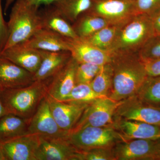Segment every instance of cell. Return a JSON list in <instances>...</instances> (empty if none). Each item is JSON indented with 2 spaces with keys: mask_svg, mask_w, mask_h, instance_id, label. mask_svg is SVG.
Returning <instances> with one entry per match:
<instances>
[{
  "mask_svg": "<svg viewBox=\"0 0 160 160\" xmlns=\"http://www.w3.org/2000/svg\"><path fill=\"white\" fill-rule=\"evenodd\" d=\"M112 151L116 160H160V139L121 141Z\"/></svg>",
  "mask_w": 160,
  "mask_h": 160,
  "instance_id": "cell-8",
  "label": "cell"
},
{
  "mask_svg": "<svg viewBox=\"0 0 160 160\" xmlns=\"http://www.w3.org/2000/svg\"><path fill=\"white\" fill-rule=\"evenodd\" d=\"M72 57L78 64L91 63L102 65L111 63L113 53L99 49L81 38H67Z\"/></svg>",
  "mask_w": 160,
  "mask_h": 160,
  "instance_id": "cell-14",
  "label": "cell"
},
{
  "mask_svg": "<svg viewBox=\"0 0 160 160\" xmlns=\"http://www.w3.org/2000/svg\"><path fill=\"white\" fill-rule=\"evenodd\" d=\"M34 82V74L0 56V90L26 87Z\"/></svg>",
  "mask_w": 160,
  "mask_h": 160,
  "instance_id": "cell-16",
  "label": "cell"
},
{
  "mask_svg": "<svg viewBox=\"0 0 160 160\" xmlns=\"http://www.w3.org/2000/svg\"><path fill=\"white\" fill-rule=\"evenodd\" d=\"M155 36L152 18L137 14L118 32L109 51L112 53H138Z\"/></svg>",
  "mask_w": 160,
  "mask_h": 160,
  "instance_id": "cell-4",
  "label": "cell"
},
{
  "mask_svg": "<svg viewBox=\"0 0 160 160\" xmlns=\"http://www.w3.org/2000/svg\"><path fill=\"white\" fill-rule=\"evenodd\" d=\"M112 149H95L86 151L78 150V160H116Z\"/></svg>",
  "mask_w": 160,
  "mask_h": 160,
  "instance_id": "cell-31",
  "label": "cell"
},
{
  "mask_svg": "<svg viewBox=\"0 0 160 160\" xmlns=\"http://www.w3.org/2000/svg\"><path fill=\"white\" fill-rule=\"evenodd\" d=\"M29 120L11 113H7L2 117L0 118V142H6L28 134Z\"/></svg>",
  "mask_w": 160,
  "mask_h": 160,
  "instance_id": "cell-22",
  "label": "cell"
},
{
  "mask_svg": "<svg viewBox=\"0 0 160 160\" xmlns=\"http://www.w3.org/2000/svg\"><path fill=\"white\" fill-rule=\"evenodd\" d=\"M51 4L62 16L69 22L73 23L81 14L90 8L92 1L59 0Z\"/></svg>",
  "mask_w": 160,
  "mask_h": 160,
  "instance_id": "cell-23",
  "label": "cell"
},
{
  "mask_svg": "<svg viewBox=\"0 0 160 160\" xmlns=\"http://www.w3.org/2000/svg\"><path fill=\"white\" fill-rule=\"evenodd\" d=\"M39 7L29 0H16L7 22L8 38L4 49L25 42L42 28Z\"/></svg>",
  "mask_w": 160,
  "mask_h": 160,
  "instance_id": "cell-3",
  "label": "cell"
},
{
  "mask_svg": "<svg viewBox=\"0 0 160 160\" xmlns=\"http://www.w3.org/2000/svg\"><path fill=\"white\" fill-rule=\"evenodd\" d=\"M40 50L42 61L34 74V81H42L52 78L69 62L71 58L69 51L51 52Z\"/></svg>",
  "mask_w": 160,
  "mask_h": 160,
  "instance_id": "cell-19",
  "label": "cell"
},
{
  "mask_svg": "<svg viewBox=\"0 0 160 160\" xmlns=\"http://www.w3.org/2000/svg\"><path fill=\"white\" fill-rule=\"evenodd\" d=\"M123 141L160 139V126L149 123L115 119L113 126Z\"/></svg>",
  "mask_w": 160,
  "mask_h": 160,
  "instance_id": "cell-17",
  "label": "cell"
},
{
  "mask_svg": "<svg viewBox=\"0 0 160 160\" xmlns=\"http://www.w3.org/2000/svg\"><path fill=\"white\" fill-rule=\"evenodd\" d=\"M122 102V101H115L108 96L94 100L86 107L80 119L69 132L89 126H113L115 113Z\"/></svg>",
  "mask_w": 160,
  "mask_h": 160,
  "instance_id": "cell-6",
  "label": "cell"
},
{
  "mask_svg": "<svg viewBox=\"0 0 160 160\" xmlns=\"http://www.w3.org/2000/svg\"><path fill=\"white\" fill-rule=\"evenodd\" d=\"M152 18L155 36L160 37V13Z\"/></svg>",
  "mask_w": 160,
  "mask_h": 160,
  "instance_id": "cell-35",
  "label": "cell"
},
{
  "mask_svg": "<svg viewBox=\"0 0 160 160\" xmlns=\"http://www.w3.org/2000/svg\"><path fill=\"white\" fill-rule=\"evenodd\" d=\"M92 2H95V1H100V0H92Z\"/></svg>",
  "mask_w": 160,
  "mask_h": 160,
  "instance_id": "cell-41",
  "label": "cell"
},
{
  "mask_svg": "<svg viewBox=\"0 0 160 160\" xmlns=\"http://www.w3.org/2000/svg\"><path fill=\"white\" fill-rule=\"evenodd\" d=\"M0 56L33 74L37 71L42 61L40 50L29 47L25 43H19L4 49L0 52Z\"/></svg>",
  "mask_w": 160,
  "mask_h": 160,
  "instance_id": "cell-18",
  "label": "cell"
},
{
  "mask_svg": "<svg viewBox=\"0 0 160 160\" xmlns=\"http://www.w3.org/2000/svg\"><path fill=\"white\" fill-rule=\"evenodd\" d=\"M29 47L51 52L69 51L67 38L49 29L41 28L25 42Z\"/></svg>",
  "mask_w": 160,
  "mask_h": 160,
  "instance_id": "cell-20",
  "label": "cell"
},
{
  "mask_svg": "<svg viewBox=\"0 0 160 160\" xmlns=\"http://www.w3.org/2000/svg\"><path fill=\"white\" fill-rule=\"evenodd\" d=\"M51 78L35 81L26 87L0 90V98L7 113L30 119L48 95Z\"/></svg>",
  "mask_w": 160,
  "mask_h": 160,
  "instance_id": "cell-2",
  "label": "cell"
},
{
  "mask_svg": "<svg viewBox=\"0 0 160 160\" xmlns=\"http://www.w3.org/2000/svg\"><path fill=\"white\" fill-rule=\"evenodd\" d=\"M112 87L108 97L118 102L135 95L148 76L138 53H113Z\"/></svg>",
  "mask_w": 160,
  "mask_h": 160,
  "instance_id": "cell-1",
  "label": "cell"
},
{
  "mask_svg": "<svg viewBox=\"0 0 160 160\" xmlns=\"http://www.w3.org/2000/svg\"><path fill=\"white\" fill-rule=\"evenodd\" d=\"M109 25L102 18L84 12L73 23L72 26L78 37L85 38Z\"/></svg>",
  "mask_w": 160,
  "mask_h": 160,
  "instance_id": "cell-24",
  "label": "cell"
},
{
  "mask_svg": "<svg viewBox=\"0 0 160 160\" xmlns=\"http://www.w3.org/2000/svg\"><path fill=\"white\" fill-rule=\"evenodd\" d=\"M78 63L71 58L69 62L51 78L48 94L54 99L62 101L69 94L76 83V72Z\"/></svg>",
  "mask_w": 160,
  "mask_h": 160,
  "instance_id": "cell-15",
  "label": "cell"
},
{
  "mask_svg": "<svg viewBox=\"0 0 160 160\" xmlns=\"http://www.w3.org/2000/svg\"><path fill=\"white\" fill-rule=\"evenodd\" d=\"M86 13L102 18L110 25L122 26L136 15L135 2L128 0H100L92 2Z\"/></svg>",
  "mask_w": 160,
  "mask_h": 160,
  "instance_id": "cell-7",
  "label": "cell"
},
{
  "mask_svg": "<svg viewBox=\"0 0 160 160\" xmlns=\"http://www.w3.org/2000/svg\"><path fill=\"white\" fill-rule=\"evenodd\" d=\"M115 119H121L160 126V108L146 105L134 95L123 100L115 113Z\"/></svg>",
  "mask_w": 160,
  "mask_h": 160,
  "instance_id": "cell-9",
  "label": "cell"
},
{
  "mask_svg": "<svg viewBox=\"0 0 160 160\" xmlns=\"http://www.w3.org/2000/svg\"><path fill=\"white\" fill-rule=\"evenodd\" d=\"M137 14H145L152 18L160 13V0H137L135 2Z\"/></svg>",
  "mask_w": 160,
  "mask_h": 160,
  "instance_id": "cell-32",
  "label": "cell"
},
{
  "mask_svg": "<svg viewBox=\"0 0 160 160\" xmlns=\"http://www.w3.org/2000/svg\"><path fill=\"white\" fill-rule=\"evenodd\" d=\"M0 160H6L1 147H0Z\"/></svg>",
  "mask_w": 160,
  "mask_h": 160,
  "instance_id": "cell-39",
  "label": "cell"
},
{
  "mask_svg": "<svg viewBox=\"0 0 160 160\" xmlns=\"http://www.w3.org/2000/svg\"><path fill=\"white\" fill-rule=\"evenodd\" d=\"M31 4L40 6L41 5H48L59 0H29Z\"/></svg>",
  "mask_w": 160,
  "mask_h": 160,
  "instance_id": "cell-36",
  "label": "cell"
},
{
  "mask_svg": "<svg viewBox=\"0 0 160 160\" xmlns=\"http://www.w3.org/2000/svg\"><path fill=\"white\" fill-rule=\"evenodd\" d=\"M8 38V25L3 17L2 0H0V52L5 49Z\"/></svg>",
  "mask_w": 160,
  "mask_h": 160,
  "instance_id": "cell-33",
  "label": "cell"
},
{
  "mask_svg": "<svg viewBox=\"0 0 160 160\" xmlns=\"http://www.w3.org/2000/svg\"><path fill=\"white\" fill-rule=\"evenodd\" d=\"M142 61L148 76H160V58Z\"/></svg>",
  "mask_w": 160,
  "mask_h": 160,
  "instance_id": "cell-34",
  "label": "cell"
},
{
  "mask_svg": "<svg viewBox=\"0 0 160 160\" xmlns=\"http://www.w3.org/2000/svg\"><path fill=\"white\" fill-rule=\"evenodd\" d=\"M39 136L27 134L4 142L0 147L6 160H36Z\"/></svg>",
  "mask_w": 160,
  "mask_h": 160,
  "instance_id": "cell-13",
  "label": "cell"
},
{
  "mask_svg": "<svg viewBox=\"0 0 160 160\" xmlns=\"http://www.w3.org/2000/svg\"><path fill=\"white\" fill-rule=\"evenodd\" d=\"M135 95L146 105L160 108V76H148Z\"/></svg>",
  "mask_w": 160,
  "mask_h": 160,
  "instance_id": "cell-25",
  "label": "cell"
},
{
  "mask_svg": "<svg viewBox=\"0 0 160 160\" xmlns=\"http://www.w3.org/2000/svg\"><path fill=\"white\" fill-rule=\"evenodd\" d=\"M40 11L42 28L49 29L65 37L76 38L78 36L72 25L60 14L52 4Z\"/></svg>",
  "mask_w": 160,
  "mask_h": 160,
  "instance_id": "cell-21",
  "label": "cell"
},
{
  "mask_svg": "<svg viewBox=\"0 0 160 160\" xmlns=\"http://www.w3.org/2000/svg\"><path fill=\"white\" fill-rule=\"evenodd\" d=\"M122 26L109 25L89 37L81 38L99 49L109 52L118 32Z\"/></svg>",
  "mask_w": 160,
  "mask_h": 160,
  "instance_id": "cell-26",
  "label": "cell"
},
{
  "mask_svg": "<svg viewBox=\"0 0 160 160\" xmlns=\"http://www.w3.org/2000/svg\"><path fill=\"white\" fill-rule=\"evenodd\" d=\"M46 98L59 127L68 133L73 129L90 103L62 102L54 99L48 94Z\"/></svg>",
  "mask_w": 160,
  "mask_h": 160,
  "instance_id": "cell-11",
  "label": "cell"
},
{
  "mask_svg": "<svg viewBox=\"0 0 160 160\" xmlns=\"http://www.w3.org/2000/svg\"><path fill=\"white\" fill-rule=\"evenodd\" d=\"M142 60L160 58V37L154 36L138 52Z\"/></svg>",
  "mask_w": 160,
  "mask_h": 160,
  "instance_id": "cell-30",
  "label": "cell"
},
{
  "mask_svg": "<svg viewBox=\"0 0 160 160\" xmlns=\"http://www.w3.org/2000/svg\"><path fill=\"white\" fill-rule=\"evenodd\" d=\"M6 114H7V112H6L5 107L3 106L2 100H1V98H0V118Z\"/></svg>",
  "mask_w": 160,
  "mask_h": 160,
  "instance_id": "cell-37",
  "label": "cell"
},
{
  "mask_svg": "<svg viewBox=\"0 0 160 160\" xmlns=\"http://www.w3.org/2000/svg\"><path fill=\"white\" fill-rule=\"evenodd\" d=\"M78 150L69 142L66 136H39L36 160H78Z\"/></svg>",
  "mask_w": 160,
  "mask_h": 160,
  "instance_id": "cell-10",
  "label": "cell"
},
{
  "mask_svg": "<svg viewBox=\"0 0 160 160\" xmlns=\"http://www.w3.org/2000/svg\"><path fill=\"white\" fill-rule=\"evenodd\" d=\"M69 143L79 151L95 149H112L123 141L114 126L85 127L66 136Z\"/></svg>",
  "mask_w": 160,
  "mask_h": 160,
  "instance_id": "cell-5",
  "label": "cell"
},
{
  "mask_svg": "<svg viewBox=\"0 0 160 160\" xmlns=\"http://www.w3.org/2000/svg\"><path fill=\"white\" fill-rule=\"evenodd\" d=\"M113 76L111 63L102 65L90 83L92 90L99 95L108 97L112 87Z\"/></svg>",
  "mask_w": 160,
  "mask_h": 160,
  "instance_id": "cell-27",
  "label": "cell"
},
{
  "mask_svg": "<svg viewBox=\"0 0 160 160\" xmlns=\"http://www.w3.org/2000/svg\"><path fill=\"white\" fill-rule=\"evenodd\" d=\"M15 0H6V3H5V8H4V12L6 14V12L9 7L11 6L12 4L14 2Z\"/></svg>",
  "mask_w": 160,
  "mask_h": 160,
  "instance_id": "cell-38",
  "label": "cell"
},
{
  "mask_svg": "<svg viewBox=\"0 0 160 160\" xmlns=\"http://www.w3.org/2000/svg\"><path fill=\"white\" fill-rule=\"evenodd\" d=\"M97 94L90 84H77L71 92L62 102L80 103H89L94 100L103 97Z\"/></svg>",
  "mask_w": 160,
  "mask_h": 160,
  "instance_id": "cell-28",
  "label": "cell"
},
{
  "mask_svg": "<svg viewBox=\"0 0 160 160\" xmlns=\"http://www.w3.org/2000/svg\"><path fill=\"white\" fill-rule=\"evenodd\" d=\"M128 1H131V2H135L137 1V0H128Z\"/></svg>",
  "mask_w": 160,
  "mask_h": 160,
  "instance_id": "cell-40",
  "label": "cell"
},
{
  "mask_svg": "<svg viewBox=\"0 0 160 160\" xmlns=\"http://www.w3.org/2000/svg\"><path fill=\"white\" fill-rule=\"evenodd\" d=\"M102 66L84 63L78 64L76 72V83L90 84Z\"/></svg>",
  "mask_w": 160,
  "mask_h": 160,
  "instance_id": "cell-29",
  "label": "cell"
},
{
  "mask_svg": "<svg viewBox=\"0 0 160 160\" xmlns=\"http://www.w3.org/2000/svg\"><path fill=\"white\" fill-rule=\"evenodd\" d=\"M28 134L41 136H66L68 134L60 129L52 114L46 97L41 102L36 111L29 120Z\"/></svg>",
  "mask_w": 160,
  "mask_h": 160,
  "instance_id": "cell-12",
  "label": "cell"
}]
</instances>
